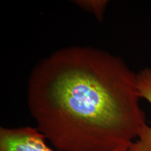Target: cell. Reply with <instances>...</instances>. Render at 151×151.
<instances>
[{
  "instance_id": "3",
  "label": "cell",
  "mask_w": 151,
  "mask_h": 151,
  "mask_svg": "<svg viewBox=\"0 0 151 151\" xmlns=\"http://www.w3.org/2000/svg\"><path fill=\"white\" fill-rule=\"evenodd\" d=\"M138 90L140 98L146 100L151 105V68L142 70L137 74ZM128 151H151V127L146 124Z\"/></svg>"
},
{
  "instance_id": "1",
  "label": "cell",
  "mask_w": 151,
  "mask_h": 151,
  "mask_svg": "<svg viewBox=\"0 0 151 151\" xmlns=\"http://www.w3.org/2000/svg\"><path fill=\"white\" fill-rule=\"evenodd\" d=\"M27 94L37 129L58 151L128 150L147 124L137 74L100 49L49 56L32 70Z\"/></svg>"
},
{
  "instance_id": "2",
  "label": "cell",
  "mask_w": 151,
  "mask_h": 151,
  "mask_svg": "<svg viewBox=\"0 0 151 151\" xmlns=\"http://www.w3.org/2000/svg\"><path fill=\"white\" fill-rule=\"evenodd\" d=\"M46 142L45 137L37 128L1 127L0 129V151H57L51 149Z\"/></svg>"
},
{
  "instance_id": "4",
  "label": "cell",
  "mask_w": 151,
  "mask_h": 151,
  "mask_svg": "<svg viewBox=\"0 0 151 151\" xmlns=\"http://www.w3.org/2000/svg\"><path fill=\"white\" fill-rule=\"evenodd\" d=\"M75 2L81 8L93 14L99 20L101 19L108 3L106 1L96 0H82Z\"/></svg>"
}]
</instances>
